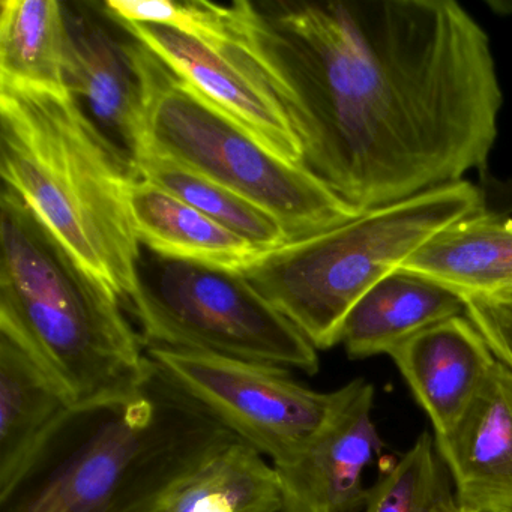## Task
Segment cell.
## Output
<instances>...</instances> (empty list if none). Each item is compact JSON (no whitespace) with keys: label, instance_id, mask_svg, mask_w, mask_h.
Returning a JSON list of instances; mask_svg holds the SVG:
<instances>
[{"label":"cell","instance_id":"1","mask_svg":"<svg viewBox=\"0 0 512 512\" xmlns=\"http://www.w3.org/2000/svg\"><path fill=\"white\" fill-rule=\"evenodd\" d=\"M304 166L359 212L482 170L503 103L490 38L454 0L256 4Z\"/></svg>","mask_w":512,"mask_h":512},{"label":"cell","instance_id":"2","mask_svg":"<svg viewBox=\"0 0 512 512\" xmlns=\"http://www.w3.org/2000/svg\"><path fill=\"white\" fill-rule=\"evenodd\" d=\"M236 439L151 361L133 391L73 407L0 490V512H146Z\"/></svg>","mask_w":512,"mask_h":512},{"label":"cell","instance_id":"3","mask_svg":"<svg viewBox=\"0 0 512 512\" xmlns=\"http://www.w3.org/2000/svg\"><path fill=\"white\" fill-rule=\"evenodd\" d=\"M0 172L83 268L121 301L133 298L136 173L68 89L0 88Z\"/></svg>","mask_w":512,"mask_h":512},{"label":"cell","instance_id":"4","mask_svg":"<svg viewBox=\"0 0 512 512\" xmlns=\"http://www.w3.org/2000/svg\"><path fill=\"white\" fill-rule=\"evenodd\" d=\"M0 245V331L28 347L74 407L136 389L151 359L121 299L7 187Z\"/></svg>","mask_w":512,"mask_h":512},{"label":"cell","instance_id":"5","mask_svg":"<svg viewBox=\"0 0 512 512\" xmlns=\"http://www.w3.org/2000/svg\"><path fill=\"white\" fill-rule=\"evenodd\" d=\"M467 181L443 185L263 254L242 272L317 350L340 344L353 305L428 239L482 208Z\"/></svg>","mask_w":512,"mask_h":512},{"label":"cell","instance_id":"6","mask_svg":"<svg viewBox=\"0 0 512 512\" xmlns=\"http://www.w3.org/2000/svg\"><path fill=\"white\" fill-rule=\"evenodd\" d=\"M130 50L142 88L139 154L151 152L170 158L245 197L277 218L290 242L364 214L307 167L272 154L232 116L133 38Z\"/></svg>","mask_w":512,"mask_h":512},{"label":"cell","instance_id":"7","mask_svg":"<svg viewBox=\"0 0 512 512\" xmlns=\"http://www.w3.org/2000/svg\"><path fill=\"white\" fill-rule=\"evenodd\" d=\"M143 346L209 353L316 374L319 350L239 272L142 250L127 302Z\"/></svg>","mask_w":512,"mask_h":512},{"label":"cell","instance_id":"8","mask_svg":"<svg viewBox=\"0 0 512 512\" xmlns=\"http://www.w3.org/2000/svg\"><path fill=\"white\" fill-rule=\"evenodd\" d=\"M113 23L232 116L272 154L304 166V149L283 86L260 40L256 4L202 0L193 34L169 26Z\"/></svg>","mask_w":512,"mask_h":512},{"label":"cell","instance_id":"9","mask_svg":"<svg viewBox=\"0 0 512 512\" xmlns=\"http://www.w3.org/2000/svg\"><path fill=\"white\" fill-rule=\"evenodd\" d=\"M145 350L167 379L274 466L293 460L352 392V382L316 391L275 365L166 347Z\"/></svg>","mask_w":512,"mask_h":512},{"label":"cell","instance_id":"10","mask_svg":"<svg viewBox=\"0 0 512 512\" xmlns=\"http://www.w3.org/2000/svg\"><path fill=\"white\" fill-rule=\"evenodd\" d=\"M352 392L322 431L293 460L275 466L281 512H362V475L382 439L373 421L374 386L352 380Z\"/></svg>","mask_w":512,"mask_h":512},{"label":"cell","instance_id":"11","mask_svg":"<svg viewBox=\"0 0 512 512\" xmlns=\"http://www.w3.org/2000/svg\"><path fill=\"white\" fill-rule=\"evenodd\" d=\"M67 89L92 124L133 164L142 148V88L131 56L85 5L65 4Z\"/></svg>","mask_w":512,"mask_h":512},{"label":"cell","instance_id":"12","mask_svg":"<svg viewBox=\"0 0 512 512\" xmlns=\"http://www.w3.org/2000/svg\"><path fill=\"white\" fill-rule=\"evenodd\" d=\"M466 512H512V368L497 359L451 433L436 439Z\"/></svg>","mask_w":512,"mask_h":512},{"label":"cell","instance_id":"13","mask_svg":"<svg viewBox=\"0 0 512 512\" xmlns=\"http://www.w3.org/2000/svg\"><path fill=\"white\" fill-rule=\"evenodd\" d=\"M389 356L430 418L436 439L463 418L497 362L467 316L419 332Z\"/></svg>","mask_w":512,"mask_h":512},{"label":"cell","instance_id":"14","mask_svg":"<svg viewBox=\"0 0 512 512\" xmlns=\"http://www.w3.org/2000/svg\"><path fill=\"white\" fill-rule=\"evenodd\" d=\"M466 316L457 293L412 272L385 275L353 305L340 344L353 359L391 355L419 332L452 317Z\"/></svg>","mask_w":512,"mask_h":512},{"label":"cell","instance_id":"15","mask_svg":"<svg viewBox=\"0 0 512 512\" xmlns=\"http://www.w3.org/2000/svg\"><path fill=\"white\" fill-rule=\"evenodd\" d=\"M130 209L140 245L166 259L242 274L268 253L140 176L131 184Z\"/></svg>","mask_w":512,"mask_h":512},{"label":"cell","instance_id":"16","mask_svg":"<svg viewBox=\"0 0 512 512\" xmlns=\"http://www.w3.org/2000/svg\"><path fill=\"white\" fill-rule=\"evenodd\" d=\"M400 269L463 299L512 292V221L482 206L428 239Z\"/></svg>","mask_w":512,"mask_h":512},{"label":"cell","instance_id":"17","mask_svg":"<svg viewBox=\"0 0 512 512\" xmlns=\"http://www.w3.org/2000/svg\"><path fill=\"white\" fill-rule=\"evenodd\" d=\"M73 407L28 347L0 331V490Z\"/></svg>","mask_w":512,"mask_h":512},{"label":"cell","instance_id":"18","mask_svg":"<svg viewBox=\"0 0 512 512\" xmlns=\"http://www.w3.org/2000/svg\"><path fill=\"white\" fill-rule=\"evenodd\" d=\"M280 479L259 451L233 440L176 482L146 512H281Z\"/></svg>","mask_w":512,"mask_h":512},{"label":"cell","instance_id":"19","mask_svg":"<svg viewBox=\"0 0 512 512\" xmlns=\"http://www.w3.org/2000/svg\"><path fill=\"white\" fill-rule=\"evenodd\" d=\"M67 61L65 4L0 2V88L67 89Z\"/></svg>","mask_w":512,"mask_h":512},{"label":"cell","instance_id":"20","mask_svg":"<svg viewBox=\"0 0 512 512\" xmlns=\"http://www.w3.org/2000/svg\"><path fill=\"white\" fill-rule=\"evenodd\" d=\"M134 173L199 209L260 250L272 251L290 242L283 224L265 209L170 158L142 152L134 161Z\"/></svg>","mask_w":512,"mask_h":512},{"label":"cell","instance_id":"21","mask_svg":"<svg viewBox=\"0 0 512 512\" xmlns=\"http://www.w3.org/2000/svg\"><path fill=\"white\" fill-rule=\"evenodd\" d=\"M449 493L434 440L422 433L412 448L368 488L362 512H434Z\"/></svg>","mask_w":512,"mask_h":512},{"label":"cell","instance_id":"22","mask_svg":"<svg viewBox=\"0 0 512 512\" xmlns=\"http://www.w3.org/2000/svg\"><path fill=\"white\" fill-rule=\"evenodd\" d=\"M464 299H472L476 304L487 308L488 311L502 317L506 322L512 323V292H500L485 296H467Z\"/></svg>","mask_w":512,"mask_h":512},{"label":"cell","instance_id":"23","mask_svg":"<svg viewBox=\"0 0 512 512\" xmlns=\"http://www.w3.org/2000/svg\"><path fill=\"white\" fill-rule=\"evenodd\" d=\"M494 14L499 16H512V0H485Z\"/></svg>","mask_w":512,"mask_h":512},{"label":"cell","instance_id":"24","mask_svg":"<svg viewBox=\"0 0 512 512\" xmlns=\"http://www.w3.org/2000/svg\"><path fill=\"white\" fill-rule=\"evenodd\" d=\"M434 512H466L460 505H458L457 500H455V496H452L451 493L439 503Z\"/></svg>","mask_w":512,"mask_h":512}]
</instances>
